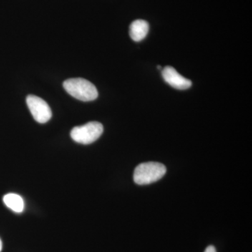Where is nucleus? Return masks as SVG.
Instances as JSON below:
<instances>
[{
    "instance_id": "f257e3e1",
    "label": "nucleus",
    "mask_w": 252,
    "mask_h": 252,
    "mask_svg": "<svg viewBox=\"0 0 252 252\" xmlns=\"http://www.w3.org/2000/svg\"><path fill=\"white\" fill-rule=\"evenodd\" d=\"M63 87L72 97L84 102L93 101L98 97L95 86L82 78L67 79L63 83Z\"/></svg>"
},
{
    "instance_id": "f03ea898",
    "label": "nucleus",
    "mask_w": 252,
    "mask_h": 252,
    "mask_svg": "<svg viewBox=\"0 0 252 252\" xmlns=\"http://www.w3.org/2000/svg\"><path fill=\"white\" fill-rule=\"evenodd\" d=\"M166 171V167L160 162H142L136 167L134 182L138 185H150L162 178Z\"/></svg>"
},
{
    "instance_id": "7ed1b4c3",
    "label": "nucleus",
    "mask_w": 252,
    "mask_h": 252,
    "mask_svg": "<svg viewBox=\"0 0 252 252\" xmlns=\"http://www.w3.org/2000/svg\"><path fill=\"white\" fill-rule=\"evenodd\" d=\"M103 130V126L100 123L89 122L85 125L74 127L71 131L70 136L77 143L90 144L102 135Z\"/></svg>"
},
{
    "instance_id": "20e7f679",
    "label": "nucleus",
    "mask_w": 252,
    "mask_h": 252,
    "mask_svg": "<svg viewBox=\"0 0 252 252\" xmlns=\"http://www.w3.org/2000/svg\"><path fill=\"white\" fill-rule=\"evenodd\" d=\"M28 108L34 120L39 124H45L52 117V112L49 104L37 96L30 94L26 98Z\"/></svg>"
},
{
    "instance_id": "39448f33",
    "label": "nucleus",
    "mask_w": 252,
    "mask_h": 252,
    "mask_svg": "<svg viewBox=\"0 0 252 252\" xmlns=\"http://www.w3.org/2000/svg\"><path fill=\"white\" fill-rule=\"evenodd\" d=\"M162 77L169 85L179 90H186L192 85L191 81L180 75L175 68L167 66L162 72Z\"/></svg>"
},
{
    "instance_id": "423d86ee",
    "label": "nucleus",
    "mask_w": 252,
    "mask_h": 252,
    "mask_svg": "<svg viewBox=\"0 0 252 252\" xmlns=\"http://www.w3.org/2000/svg\"><path fill=\"white\" fill-rule=\"evenodd\" d=\"M149 23L144 20H136L131 23L130 26V36L135 41L143 40L148 34Z\"/></svg>"
},
{
    "instance_id": "0eeeda50",
    "label": "nucleus",
    "mask_w": 252,
    "mask_h": 252,
    "mask_svg": "<svg viewBox=\"0 0 252 252\" xmlns=\"http://www.w3.org/2000/svg\"><path fill=\"white\" fill-rule=\"evenodd\" d=\"M3 201L6 207L12 211L21 213L24 210V201L23 199L16 193H8L3 198Z\"/></svg>"
},
{
    "instance_id": "6e6552de",
    "label": "nucleus",
    "mask_w": 252,
    "mask_h": 252,
    "mask_svg": "<svg viewBox=\"0 0 252 252\" xmlns=\"http://www.w3.org/2000/svg\"><path fill=\"white\" fill-rule=\"evenodd\" d=\"M204 252H217V250L215 247L210 245V246L207 247L206 250Z\"/></svg>"
},
{
    "instance_id": "1a4fd4ad",
    "label": "nucleus",
    "mask_w": 252,
    "mask_h": 252,
    "mask_svg": "<svg viewBox=\"0 0 252 252\" xmlns=\"http://www.w3.org/2000/svg\"><path fill=\"white\" fill-rule=\"evenodd\" d=\"M2 250V243H1V240H0V252Z\"/></svg>"
},
{
    "instance_id": "9d476101",
    "label": "nucleus",
    "mask_w": 252,
    "mask_h": 252,
    "mask_svg": "<svg viewBox=\"0 0 252 252\" xmlns=\"http://www.w3.org/2000/svg\"><path fill=\"white\" fill-rule=\"evenodd\" d=\"M157 68H158V69H161V67H160V65H158Z\"/></svg>"
}]
</instances>
